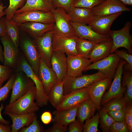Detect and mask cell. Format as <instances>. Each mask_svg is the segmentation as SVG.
I'll use <instances>...</instances> for the list:
<instances>
[{
	"mask_svg": "<svg viewBox=\"0 0 132 132\" xmlns=\"http://www.w3.org/2000/svg\"><path fill=\"white\" fill-rule=\"evenodd\" d=\"M119 0L126 5L132 6V0Z\"/></svg>",
	"mask_w": 132,
	"mask_h": 132,
	"instance_id": "cell-54",
	"label": "cell"
},
{
	"mask_svg": "<svg viewBox=\"0 0 132 132\" xmlns=\"http://www.w3.org/2000/svg\"><path fill=\"white\" fill-rule=\"evenodd\" d=\"M93 16H107L131 10L119 0H105L91 9Z\"/></svg>",
	"mask_w": 132,
	"mask_h": 132,
	"instance_id": "cell-12",
	"label": "cell"
},
{
	"mask_svg": "<svg viewBox=\"0 0 132 132\" xmlns=\"http://www.w3.org/2000/svg\"><path fill=\"white\" fill-rule=\"evenodd\" d=\"M127 102L123 97L114 98L103 105L101 109L104 111H117L125 107Z\"/></svg>",
	"mask_w": 132,
	"mask_h": 132,
	"instance_id": "cell-33",
	"label": "cell"
},
{
	"mask_svg": "<svg viewBox=\"0 0 132 132\" xmlns=\"http://www.w3.org/2000/svg\"><path fill=\"white\" fill-rule=\"evenodd\" d=\"M74 0H53V6L55 9L61 8L69 11L73 7Z\"/></svg>",
	"mask_w": 132,
	"mask_h": 132,
	"instance_id": "cell-43",
	"label": "cell"
},
{
	"mask_svg": "<svg viewBox=\"0 0 132 132\" xmlns=\"http://www.w3.org/2000/svg\"><path fill=\"white\" fill-rule=\"evenodd\" d=\"M99 111L100 127L103 132H110L111 127L114 121L107 112L101 110Z\"/></svg>",
	"mask_w": 132,
	"mask_h": 132,
	"instance_id": "cell-34",
	"label": "cell"
},
{
	"mask_svg": "<svg viewBox=\"0 0 132 132\" xmlns=\"http://www.w3.org/2000/svg\"><path fill=\"white\" fill-rule=\"evenodd\" d=\"M1 41L0 39V61L3 63L4 62V59L3 55V50L2 45L0 44Z\"/></svg>",
	"mask_w": 132,
	"mask_h": 132,
	"instance_id": "cell-53",
	"label": "cell"
},
{
	"mask_svg": "<svg viewBox=\"0 0 132 132\" xmlns=\"http://www.w3.org/2000/svg\"><path fill=\"white\" fill-rule=\"evenodd\" d=\"M55 9L46 0H26L25 4L17 10L15 14L31 11L53 12Z\"/></svg>",
	"mask_w": 132,
	"mask_h": 132,
	"instance_id": "cell-27",
	"label": "cell"
},
{
	"mask_svg": "<svg viewBox=\"0 0 132 132\" xmlns=\"http://www.w3.org/2000/svg\"><path fill=\"white\" fill-rule=\"evenodd\" d=\"M118 12L107 16H93L88 25L95 32L103 35H110V27L114 21L122 13Z\"/></svg>",
	"mask_w": 132,
	"mask_h": 132,
	"instance_id": "cell-15",
	"label": "cell"
},
{
	"mask_svg": "<svg viewBox=\"0 0 132 132\" xmlns=\"http://www.w3.org/2000/svg\"><path fill=\"white\" fill-rule=\"evenodd\" d=\"M99 115L97 112L91 118L86 120L83 124L84 132H97L99 131L98 127L99 123Z\"/></svg>",
	"mask_w": 132,
	"mask_h": 132,
	"instance_id": "cell-36",
	"label": "cell"
},
{
	"mask_svg": "<svg viewBox=\"0 0 132 132\" xmlns=\"http://www.w3.org/2000/svg\"><path fill=\"white\" fill-rule=\"evenodd\" d=\"M0 40L4 48L3 65L15 69L20 57L19 48L15 46L7 34L0 37Z\"/></svg>",
	"mask_w": 132,
	"mask_h": 132,
	"instance_id": "cell-13",
	"label": "cell"
},
{
	"mask_svg": "<svg viewBox=\"0 0 132 132\" xmlns=\"http://www.w3.org/2000/svg\"><path fill=\"white\" fill-rule=\"evenodd\" d=\"M127 62L121 59L113 77V80L108 91L104 94L101 100L100 106H102L111 100L118 97H123L126 88L122 87L121 80L124 65Z\"/></svg>",
	"mask_w": 132,
	"mask_h": 132,
	"instance_id": "cell-7",
	"label": "cell"
},
{
	"mask_svg": "<svg viewBox=\"0 0 132 132\" xmlns=\"http://www.w3.org/2000/svg\"><path fill=\"white\" fill-rule=\"evenodd\" d=\"M51 63L52 68L57 76L58 82L62 81L66 76L67 64L66 54L59 51H53Z\"/></svg>",
	"mask_w": 132,
	"mask_h": 132,
	"instance_id": "cell-21",
	"label": "cell"
},
{
	"mask_svg": "<svg viewBox=\"0 0 132 132\" xmlns=\"http://www.w3.org/2000/svg\"><path fill=\"white\" fill-rule=\"evenodd\" d=\"M26 0H9L8 7L4 10L6 15L5 18L6 20L12 19L16 11L22 8Z\"/></svg>",
	"mask_w": 132,
	"mask_h": 132,
	"instance_id": "cell-35",
	"label": "cell"
},
{
	"mask_svg": "<svg viewBox=\"0 0 132 132\" xmlns=\"http://www.w3.org/2000/svg\"><path fill=\"white\" fill-rule=\"evenodd\" d=\"M96 109V107L93 101L90 98L79 104L76 117L81 123L83 125L85 121L94 115Z\"/></svg>",
	"mask_w": 132,
	"mask_h": 132,
	"instance_id": "cell-28",
	"label": "cell"
},
{
	"mask_svg": "<svg viewBox=\"0 0 132 132\" xmlns=\"http://www.w3.org/2000/svg\"><path fill=\"white\" fill-rule=\"evenodd\" d=\"M125 119L129 132H132V102L127 103L125 106Z\"/></svg>",
	"mask_w": 132,
	"mask_h": 132,
	"instance_id": "cell-45",
	"label": "cell"
},
{
	"mask_svg": "<svg viewBox=\"0 0 132 132\" xmlns=\"http://www.w3.org/2000/svg\"><path fill=\"white\" fill-rule=\"evenodd\" d=\"M122 81L121 83L122 87H126V91L124 97L127 103L132 102V72L123 71Z\"/></svg>",
	"mask_w": 132,
	"mask_h": 132,
	"instance_id": "cell-32",
	"label": "cell"
},
{
	"mask_svg": "<svg viewBox=\"0 0 132 132\" xmlns=\"http://www.w3.org/2000/svg\"><path fill=\"white\" fill-rule=\"evenodd\" d=\"M70 23L75 34L79 37L90 40L97 43L112 39L110 35L99 34L94 32L87 24L71 21Z\"/></svg>",
	"mask_w": 132,
	"mask_h": 132,
	"instance_id": "cell-17",
	"label": "cell"
},
{
	"mask_svg": "<svg viewBox=\"0 0 132 132\" xmlns=\"http://www.w3.org/2000/svg\"><path fill=\"white\" fill-rule=\"evenodd\" d=\"M6 34L9 37L14 45L19 48L20 43V29L17 23L12 19L6 20L5 18Z\"/></svg>",
	"mask_w": 132,
	"mask_h": 132,
	"instance_id": "cell-31",
	"label": "cell"
},
{
	"mask_svg": "<svg viewBox=\"0 0 132 132\" xmlns=\"http://www.w3.org/2000/svg\"><path fill=\"white\" fill-rule=\"evenodd\" d=\"M114 52L118 55L121 58L123 59L127 62V64H125L123 67L124 71H132V55L127 53L122 50L117 49Z\"/></svg>",
	"mask_w": 132,
	"mask_h": 132,
	"instance_id": "cell-39",
	"label": "cell"
},
{
	"mask_svg": "<svg viewBox=\"0 0 132 132\" xmlns=\"http://www.w3.org/2000/svg\"><path fill=\"white\" fill-rule=\"evenodd\" d=\"M67 76L77 77L82 75V72L92 63L88 58L80 56L67 54Z\"/></svg>",
	"mask_w": 132,
	"mask_h": 132,
	"instance_id": "cell-18",
	"label": "cell"
},
{
	"mask_svg": "<svg viewBox=\"0 0 132 132\" xmlns=\"http://www.w3.org/2000/svg\"><path fill=\"white\" fill-rule=\"evenodd\" d=\"M11 132V127L9 125L0 123V132Z\"/></svg>",
	"mask_w": 132,
	"mask_h": 132,
	"instance_id": "cell-50",
	"label": "cell"
},
{
	"mask_svg": "<svg viewBox=\"0 0 132 132\" xmlns=\"http://www.w3.org/2000/svg\"><path fill=\"white\" fill-rule=\"evenodd\" d=\"M63 83V81L57 82L48 95V102L56 109L60 104L64 95Z\"/></svg>",
	"mask_w": 132,
	"mask_h": 132,
	"instance_id": "cell-29",
	"label": "cell"
},
{
	"mask_svg": "<svg viewBox=\"0 0 132 132\" xmlns=\"http://www.w3.org/2000/svg\"><path fill=\"white\" fill-rule=\"evenodd\" d=\"M16 23L20 30L26 32L35 39L53 30L54 24H45L35 22Z\"/></svg>",
	"mask_w": 132,
	"mask_h": 132,
	"instance_id": "cell-22",
	"label": "cell"
},
{
	"mask_svg": "<svg viewBox=\"0 0 132 132\" xmlns=\"http://www.w3.org/2000/svg\"><path fill=\"white\" fill-rule=\"evenodd\" d=\"M110 132H129L126 122L114 121L112 124Z\"/></svg>",
	"mask_w": 132,
	"mask_h": 132,
	"instance_id": "cell-44",
	"label": "cell"
},
{
	"mask_svg": "<svg viewBox=\"0 0 132 132\" xmlns=\"http://www.w3.org/2000/svg\"><path fill=\"white\" fill-rule=\"evenodd\" d=\"M70 21L88 24L93 17L91 9L73 7L67 14Z\"/></svg>",
	"mask_w": 132,
	"mask_h": 132,
	"instance_id": "cell-24",
	"label": "cell"
},
{
	"mask_svg": "<svg viewBox=\"0 0 132 132\" xmlns=\"http://www.w3.org/2000/svg\"><path fill=\"white\" fill-rule=\"evenodd\" d=\"M112 44V39L97 43L88 58L93 63L107 57L110 54Z\"/></svg>",
	"mask_w": 132,
	"mask_h": 132,
	"instance_id": "cell-26",
	"label": "cell"
},
{
	"mask_svg": "<svg viewBox=\"0 0 132 132\" xmlns=\"http://www.w3.org/2000/svg\"><path fill=\"white\" fill-rule=\"evenodd\" d=\"M78 105L72 108L63 110H56L53 112L54 115L53 122L60 125L67 126L72 122L76 120Z\"/></svg>",
	"mask_w": 132,
	"mask_h": 132,
	"instance_id": "cell-23",
	"label": "cell"
},
{
	"mask_svg": "<svg viewBox=\"0 0 132 132\" xmlns=\"http://www.w3.org/2000/svg\"><path fill=\"white\" fill-rule=\"evenodd\" d=\"M65 11L63 8H57L53 11L55 20L53 30L54 33L59 36L71 37L76 35L71 25L70 18Z\"/></svg>",
	"mask_w": 132,
	"mask_h": 132,
	"instance_id": "cell-8",
	"label": "cell"
},
{
	"mask_svg": "<svg viewBox=\"0 0 132 132\" xmlns=\"http://www.w3.org/2000/svg\"><path fill=\"white\" fill-rule=\"evenodd\" d=\"M78 37L76 35L71 37L62 36L54 33L52 39L53 52L59 51L66 55L80 56L76 47V41Z\"/></svg>",
	"mask_w": 132,
	"mask_h": 132,
	"instance_id": "cell-14",
	"label": "cell"
},
{
	"mask_svg": "<svg viewBox=\"0 0 132 132\" xmlns=\"http://www.w3.org/2000/svg\"><path fill=\"white\" fill-rule=\"evenodd\" d=\"M13 70L10 67L0 65V88L4 82L9 79Z\"/></svg>",
	"mask_w": 132,
	"mask_h": 132,
	"instance_id": "cell-42",
	"label": "cell"
},
{
	"mask_svg": "<svg viewBox=\"0 0 132 132\" xmlns=\"http://www.w3.org/2000/svg\"><path fill=\"white\" fill-rule=\"evenodd\" d=\"M112 79L106 78L95 82L87 87L90 98L93 101L96 109L99 110L101 99Z\"/></svg>",
	"mask_w": 132,
	"mask_h": 132,
	"instance_id": "cell-19",
	"label": "cell"
},
{
	"mask_svg": "<svg viewBox=\"0 0 132 132\" xmlns=\"http://www.w3.org/2000/svg\"><path fill=\"white\" fill-rule=\"evenodd\" d=\"M6 34V26L5 21V18L1 17L0 19V37Z\"/></svg>",
	"mask_w": 132,
	"mask_h": 132,
	"instance_id": "cell-49",
	"label": "cell"
},
{
	"mask_svg": "<svg viewBox=\"0 0 132 132\" xmlns=\"http://www.w3.org/2000/svg\"><path fill=\"white\" fill-rule=\"evenodd\" d=\"M132 26L131 22L128 21L121 29L111 30L110 35L112 38L113 44L110 54L113 53L118 48L122 47L132 54V37L130 33Z\"/></svg>",
	"mask_w": 132,
	"mask_h": 132,
	"instance_id": "cell-4",
	"label": "cell"
},
{
	"mask_svg": "<svg viewBox=\"0 0 132 132\" xmlns=\"http://www.w3.org/2000/svg\"><path fill=\"white\" fill-rule=\"evenodd\" d=\"M54 33L53 30L49 31L34 41L41 58L50 68H52L51 60L53 52L52 39Z\"/></svg>",
	"mask_w": 132,
	"mask_h": 132,
	"instance_id": "cell-11",
	"label": "cell"
},
{
	"mask_svg": "<svg viewBox=\"0 0 132 132\" xmlns=\"http://www.w3.org/2000/svg\"><path fill=\"white\" fill-rule=\"evenodd\" d=\"M35 85L33 81L22 71L16 72L12 88L9 104L14 102L25 94Z\"/></svg>",
	"mask_w": 132,
	"mask_h": 132,
	"instance_id": "cell-10",
	"label": "cell"
},
{
	"mask_svg": "<svg viewBox=\"0 0 132 132\" xmlns=\"http://www.w3.org/2000/svg\"><path fill=\"white\" fill-rule=\"evenodd\" d=\"M16 72L22 71L34 82L36 88L35 99L39 107L47 105L48 96L45 93L43 85L39 76L34 72L22 53H20L19 60L15 68Z\"/></svg>",
	"mask_w": 132,
	"mask_h": 132,
	"instance_id": "cell-2",
	"label": "cell"
},
{
	"mask_svg": "<svg viewBox=\"0 0 132 132\" xmlns=\"http://www.w3.org/2000/svg\"><path fill=\"white\" fill-rule=\"evenodd\" d=\"M121 58L117 54L113 53L104 59L91 64L84 71L92 69L97 70L107 78L112 79L114 77Z\"/></svg>",
	"mask_w": 132,
	"mask_h": 132,
	"instance_id": "cell-6",
	"label": "cell"
},
{
	"mask_svg": "<svg viewBox=\"0 0 132 132\" xmlns=\"http://www.w3.org/2000/svg\"><path fill=\"white\" fill-rule=\"evenodd\" d=\"M97 43L93 41L78 37L76 41V49L80 56L88 58Z\"/></svg>",
	"mask_w": 132,
	"mask_h": 132,
	"instance_id": "cell-30",
	"label": "cell"
},
{
	"mask_svg": "<svg viewBox=\"0 0 132 132\" xmlns=\"http://www.w3.org/2000/svg\"><path fill=\"white\" fill-rule=\"evenodd\" d=\"M20 46L26 60L38 76L41 58L34 41L28 36H24L20 38Z\"/></svg>",
	"mask_w": 132,
	"mask_h": 132,
	"instance_id": "cell-5",
	"label": "cell"
},
{
	"mask_svg": "<svg viewBox=\"0 0 132 132\" xmlns=\"http://www.w3.org/2000/svg\"><path fill=\"white\" fill-rule=\"evenodd\" d=\"M90 98L87 87L74 90L64 95L61 102L56 109L61 110L72 108Z\"/></svg>",
	"mask_w": 132,
	"mask_h": 132,
	"instance_id": "cell-16",
	"label": "cell"
},
{
	"mask_svg": "<svg viewBox=\"0 0 132 132\" xmlns=\"http://www.w3.org/2000/svg\"><path fill=\"white\" fill-rule=\"evenodd\" d=\"M46 0L53 6V0Z\"/></svg>",
	"mask_w": 132,
	"mask_h": 132,
	"instance_id": "cell-55",
	"label": "cell"
},
{
	"mask_svg": "<svg viewBox=\"0 0 132 132\" xmlns=\"http://www.w3.org/2000/svg\"><path fill=\"white\" fill-rule=\"evenodd\" d=\"M36 88L35 85L32 87L27 93L13 102L7 105L4 113L22 114L35 112L39 109L35 99Z\"/></svg>",
	"mask_w": 132,
	"mask_h": 132,
	"instance_id": "cell-1",
	"label": "cell"
},
{
	"mask_svg": "<svg viewBox=\"0 0 132 132\" xmlns=\"http://www.w3.org/2000/svg\"><path fill=\"white\" fill-rule=\"evenodd\" d=\"M107 112L109 115L115 121L126 122L125 107L118 110L109 111L108 112Z\"/></svg>",
	"mask_w": 132,
	"mask_h": 132,
	"instance_id": "cell-41",
	"label": "cell"
},
{
	"mask_svg": "<svg viewBox=\"0 0 132 132\" xmlns=\"http://www.w3.org/2000/svg\"><path fill=\"white\" fill-rule=\"evenodd\" d=\"M47 132H68L67 126H63L54 123L52 127L45 130Z\"/></svg>",
	"mask_w": 132,
	"mask_h": 132,
	"instance_id": "cell-47",
	"label": "cell"
},
{
	"mask_svg": "<svg viewBox=\"0 0 132 132\" xmlns=\"http://www.w3.org/2000/svg\"><path fill=\"white\" fill-rule=\"evenodd\" d=\"M106 78L99 71L94 74L82 75L77 77L66 76L63 80L64 95L74 90L87 87L95 82Z\"/></svg>",
	"mask_w": 132,
	"mask_h": 132,
	"instance_id": "cell-3",
	"label": "cell"
},
{
	"mask_svg": "<svg viewBox=\"0 0 132 132\" xmlns=\"http://www.w3.org/2000/svg\"><path fill=\"white\" fill-rule=\"evenodd\" d=\"M4 108V105L3 103H1L0 106V123L9 125L10 123V121L4 119L2 116L1 114V111Z\"/></svg>",
	"mask_w": 132,
	"mask_h": 132,
	"instance_id": "cell-51",
	"label": "cell"
},
{
	"mask_svg": "<svg viewBox=\"0 0 132 132\" xmlns=\"http://www.w3.org/2000/svg\"><path fill=\"white\" fill-rule=\"evenodd\" d=\"M105 0H74L73 7L91 9L103 2Z\"/></svg>",
	"mask_w": 132,
	"mask_h": 132,
	"instance_id": "cell-38",
	"label": "cell"
},
{
	"mask_svg": "<svg viewBox=\"0 0 132 132\" xmlns=\"http://www.w3.org/2000/svg\"><path fill=\"white\" fill-rule=\"evenodd\" d=\"M5 114L8 115L12 120L11 132H17L22 128L29 126L36 115L35 112L22 114L7 113Z\"/></svg>",
	"mask_w": 132,
	"mask_h": 132,
	"instance_id": "cell-25",
	"label": "cell"
},
{
	"mask_svg": "<svg viewBox=\"0 0 132 132\" xmlns=\"http://www.w3.org/2000/svg\"><path fill=\"white\" fill-rule=\"evenodd\" d=\"M68 125V132H82L83 130V125L81 123L78 118L71 122Z\"/></svg>",
	"mask_w": 132,
	"mask_h": 132,
	"instance_id": "cell-46",
	"label": "cell"
},
{
	"mask_svg": "<svg viewBox=\"0 0 132 132\" xmlns=\"http://www.w3.org/2000/svg\"><path fill=\"white\" fill-rule=\"evenodd\" d=\"M0 0V1H1ZM6 6H4L3 4L0 2V19L2 17L5 15L6 14L4 11L3 10L6 8Z\"/></svg>",
	"mask_w": 132,
	"mask_h": 132,
	"instance_id": "cell-52",
	"label": "cell"
},
{
	"mask_svg": "<svg viewBox=\"0 0 132 132\" xmlns=\"http://www.w3.org/2000/svg\"><path fill=\"white\" fill-rule=\"evenodd\" d=\"M41 119L44 124H48L51 122L52 120V114L50 111H44L41 115Z\"/></svg>",
	"mask_w": 132,
	"mask_h": 132,
	"instance_id": "cell-48",
	"label": "cell"
},
{
	"mask_svg": "<svg viewBox=\"0 0 132 132\" xmlns=\"http://www.w3.org/2000/svg\"><path fill=\"white\" fill-rule=\"evenodd\" d=\"M43 129L37 120L36 115L32 123L28 126L24 127L21 129L19 132H41Z\"/></svg>",
	"mask_w": 132,
	"mask_h": 132,
	"instance_id": "cell-40",
	"label": "cell"
},
{
	"mask_svg": "<svg viewBox=\"0 0 132 132\" xmlns=\"http://www.w3.org/2000/svg\"><path fill=\"white\" fill-rule=\"evenodd\" d=\"M38 76L48 95L53 86L58 82L57 76L52 68L48 67L41 58Z\"/></svg>",
	"mask_w": 132,
	"mask_h": 132,
	"instance_id": "cell-20",
	"label": "cell"
},
{
	"mask_svg": "<svg viewBox=\"0 0 132 132\" xmlns=\"http://www.w3.org/2000/svg\"><path fill=\"white\" fill-rule=\"evenodd\" d=\"M12 20L16 23L35 22L45 24L54 23L55 20L52 12L31 11L15 14Z\"/></svg>",
	"mask_w": 132,
	"mask_h": 132,
	"instance_id": "cell-9",
	"label": "cell"
},
{
	"mask_svg": "<svg viewBox=\"0 0 132 132\" xmlns=\"http://www.w3.org/2000/svg\"><path fill=\"white\" fill-rule=\"evenodd\" d=\"M16 73L12 74L6 83L0 88V103L4 101L7 98L15 78Z\"/></svg>",
	"mask_w": 132,
	"mask_h": 132,
	"instance_id": "cell-37",
	"label": "cell"
}]
</instances>
